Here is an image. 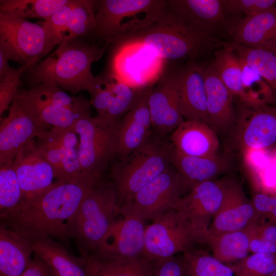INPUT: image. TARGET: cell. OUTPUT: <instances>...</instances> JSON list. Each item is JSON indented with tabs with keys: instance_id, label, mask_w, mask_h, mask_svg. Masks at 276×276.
Segmentation results:
<instances>
[{
	"instance_id": "obj_28",
	"label": "cell",
	"mask_w": 276,
	"mask_h": 276,
	"mask_svg": "<svg viewBox=\"0 0 276 276\" xmlns=\"http://www.w3.org/2000/svg\"><path fill=\"white\" fill-rule=\"evenodd\" d=\"M168 7L198 30L213 35L226 22L222 0H170Z\"/></svg>"
},
{
	"instance_id": "obj_32",
	"label": "cell",
	"mask_w": 276,
	"mask_h": 276,
	"mask_svg": "<svg viewBox=\"0 0 276 276\" xmlns=\"http://www.w3.org/2000/svg\"><path fill=\"white\" fill-rule=\"evenodd\" d=\"M239 57L258 73L272 90L276 106V49L249 48L232 41L227 42Z\"/></svg>"
},
{
	"instance_id": "obj_5",
	"label": "cell",
	"mask_w": 276,
	"mask_h": 276,
	"mask_svg": "<svg viewBox=\"0 0 276 276\" xmlns=\"http://www.w3.org/2000/svg\"><path fill=\"white\" fill-rule=\"evenodd\" d=\"M117 199L111 180H101L83 201L72 222L70 234L81 257L95 258L115 221Z\"/></svg>"
},
{
	"instance_id": "obj_41",
	"label": "cell",
	"mask_w": 276,
	"mask_h": 276,
	"mask_svg": "<svg viewBox=\"0 0 276 276\" xmlns=\"http://www.w3.org/2000/svg\"><path fill=\"white\" fill-rule=\"evenodd\" d=\"M250 252L276 254V224L264 221L251 226Z\"/></svg>"
},
{
	"instance_id": "obj_16",
	"label": "cell",
	"mask_w": 276,
	"mask_h": 276,
	"mask_svg": "<svg viewBox=\"0 0 276 276\" xmlns=\"http://www.w3.org/2000/svg\"><path fill=\"white\" fill-rule=\"evenodd\" d=\"M117 213L123 217L115 220L93 258L111 260L143 256L146 221L125 206L119 208Z\"/></svg>"
},
{
	"instance_id": "obj_25",
	"label": "cell",
	"mask_w": 276,
	"mask_h": 276,
	"mask_svg": "<svg viewBox=\"0 0 276 276\" xmlns=\"http://www.w3.org/2000/svg\"><path fill=\"white\" fill-rule=\"evenodd\" d=\"M232 42L253 48L276 49V7L234 22L230 29Z\"/></svg>"
},
{
	"instance_id": "obj_42",
	"label": "cell",
	"mask_w": 276,
	"mask_h": 276,
	"mask_svg": "<svg viewBox=\"0 0 276 276\" xmlns=\"http://www.w3.org/2000/svg\"><path fill=\"white\" fill-rule=\"evenodd\" d=\"M28 70L26 66L17 68L12 67L10 71L0 79V116L12 104L18 94L22 74Z\"/></svg>"
},
{
	"instance_id": "obj_17",
	"label": "cell",
	"mask_w": 276,
	"mask_h": 276,
	"mask_svg": "<svg viewBox=\"0 0 276 276\" xmlns=\"http://www.w3.org/2000/svg\"><path fill=\"white\" fill-rule=\"evenodd\" d=\"M77 135L75 127H51L34 139L36 147L52 167L57 181H67L82 172Z\"/></svg>"
},
{
	"instance_id": "obj_34",
	"label": "cell",
	"mask_w": 276,
	"mask_h": 276,
	"mask_svg": "<svg viewBox=\"0 0 276 276\" xmlns=\"http://www.w3.org/2000/svg\"><path fill=\"white\" fill-rule=\"evenodd\" d=\"M69 0H1L0 14L25 19L47 20Z\"/></svg>"
},
{
	"instance_id": "obj_15",
	"label": "cell",
	"mask_w": 276,
	"mask_h": 276,
	"mask_svg": "<svg viewBox=\"0 0 276 276\" xmlns=\"http://www.w3.org/2000/svg\"><path fill=\"white\" fill-rule=\"evenodd\" d=\"M184 193L181 177L171 165L122 206L134 211L145 221H153L173 209Z\"/></svg>"
},
{
	"instance_id": "obj_50",
	"label": "cell",
	"mask_w": 276,
	"mask_h": 276,
	"mask_svg": "<svg viewBox=\"0 0 276 276\" xmlns=\"http://www.w3.org/2000/svg\"><path fill=\"white\" fill-rule=\"evenodd\" d=\"M268 276H276V268Z\"/></svg>"
},
{
	"instance_id": "obj_9",
	"label": "cell",
	"mask_w": 276,
	"mask_h": 276,
	"mask_svg": "<svg viewBox=\"0 0 276 276\" xmlns=\"http://www.w3.org/2000/svg\"><path fill=\"white\" fill-rule=\"evenodd\" d=\"M119 120L85 116L76 122L79 138V158L82 172L101 176L117 155Z\"/></svg>"
},
{
	"instance_id": "obj_27",
	"label": "cell",
	"mask_w": 276,
	"mask_h": 276,
	"mask_svg": "<svg viewBox=\"0 0 276 276\" xmlns=\"http://www.w3.org/2000/svg\"><path fill=\"white\" fill-rule=\"evenodd\" d=\"M171 133L173 148L181 154L211 157L218 154L220 146L218 135L204 123L185 120Z\"/></svg>"
},
{
	"instance_id": "obj_22",
	"label": "cell",
	"mask_w": 276,
	"mask_h": 276,
	"mask_svg": "<svg viewBox=\"0 0 276 276\" xmlns=\"http://www.w3.org/2000/svg\"><path fill=\"white\" fill-rule=\"evenodd\" d=\"M262 222L251 200L246 197L241 185L236 182L222 206L213 218L206 237L243 229Z\"/></svg>"
},
{
	"instance_id": "obj_47",
	"label": "cell",
	"mask_w": 276,
	"mask_h": 276,
	"mask_svg": "<svg viewBox=\"0 0 276 276\" xmlns=\"http://www.w3.org/2000/svg\"><path fill=\"white\" fill-rule=\"evenodd\" d=\"M20 276H55L49 266L40 257H35Z\"/></svg>"
},
{
	"instance_id": "obj_3",
	"label": "cell",
	"mask_w": 276,
	"mask_h": 276,
	"mask_svg": "<svg viewBox=\"0 0 276 276\" xmlns=\"http://www.w3.org/2000/svg\"><path fill=\"white\" fill-rule=\"evenodd\" d=\"M127 37L141 40L166 60L188 58L194 61L197 57L224 47L225 43L194 28L168 6L151 25Z\"/></svg>"
},
{
	"instance_id": "obj_4",
	"label": "cell",
	"mask_w": 276,
	"mask_h": 276,
	"mask_svg": "<svg viewBox=\"0 0 276 276\" xmlns=\"http://www.w3.org/2000/svg\"><path fill=\"white\" fill-rule=\"evenodd\" d=\"M172 151L171 143L153 131L144 144L112 166L117 209L170 166Z\"/></svg>"
},
{
	"instance_id": "obj_31",
	"label": "cell",
	"mask_w": 276,
	"mask_h": 276,
	"mask_svg": "<svg viewBox=\"0 0 276 276\" xmlns=\"http://www.w3.org/2000/svg\"><path fill=\"white\" fill-rule=\"evenodd\" d=\"M251 227L208 236L205 243L211 248L212 255L220 262L236 263L250 252Z\"/></svg>"
},
{
	"instance_id": "obj_38",
	"label": "cell",
	"mask_w": 276,
	"mask_h": 276,
	"mask_svg": "<svg viewBox=\"0 0 276 276\" xmlns=\"http://www.w3.org/2000/svg\"><path fill=\"white\" fill-rule=\"evenodd\" d=\"M110 76V100L105 117L119 120L136 104L147 88H134Z\"/></svg>"
},
{
	"instance_id": "obj_33",
	"label": "cell",
	"mask_w": 276,
	"mask_h": 276,
	"mask_svg": "<svg viewBox=\"0 0 276 276\" xmlns=\"http://www.w3.org/2000/svg\"><path fill=\"white\" fill-rule=\"evenodd\" d=\"M211 64L234 97L239 99L242 93L241 60L227 42L224 47L214 52Z\"/></svg>"
},
{
	"instance_id": "obj_29",
	"label": "cell",
	"mask_w": 276,
	"mask_h": 276,
	"mask_svg": "<svg viewBox=\"0 0 276 276\" xmlns=\"http://www.w3.org/2000/svg\"><path fill=\"white\" fill-rule=\"evenodd\" d=\"M32 244L35 255L45 262L55 276H88L86 258L73 256L54 239L42 238Z\"/></svg>"
},
{
	"instance_id": "obj_46",
	"label": "cell",
	"mask_w": 276,
	"mask_h": 276,
	"mask_svg": "<svg viewBox=\"0 0 276 276\" xmlns=\"http://www.w3.org/2000/svg\"><path fill=\"white\" fill-rule=\"evenodd\" d=\"M153 276H186L182 258L173 256L152 262Z\"/></svg>"
},
{
	"instance_id": "obj_40",
	"label": "cell",
	"mask_w": 276,
	"mask_h": 276,
	"mask_svg": "<svg viewBox=\"0 0 276 276\" xmlns=\"http://www.w3.org/2000/svg\"><path fill=\"white\" fill-rule=\"evenodd\" d=\"M229 265L234 276H268L276 268V254L252 253Z\"/></svg>"
},
{
	"instance_id": "obj_18",
	"label": "cell",
	"mask_w": 276,
	"mask_h": 276,
	"mask_svg": "<svg viewBox=\"0 0 276 276\" xmlns=\"http://www.w3.org/2000/svg\"><path fill=\"white\" fill-rule=\"evenodd\" d=\"M97 1L69 0L40 24L55 45L66 44L91 35L95 25Z\"/></svg>"
},
{
	"instance_id": "obj_35",
	"label": "cell",
	"mask_w": 276,
	"mask_h": 276,
	"mask_svg": "<svg viewBox=\"0 0 276 276\" xmlns=\"http://www.w3.org/2000/svg\"><path fill=\"white\" fill-rule=\"evenodd\" d=\"M86 259L98 276H153L152 263L143 256L111 260Z\"/></svg>"
},
{
	"instance_id": "obj_11",
	"label": "cell",
	"mask_w": 276,
	"mask_h": 276,
	"mask_svg": "<svg viewBox=\"0 0 276 276\" xmlns=\"http://www.w3.org/2000/svg\"><path fill=\"white\" fill-rule=\"evenodd\" d=\"M200 240L192 226L172 209L146 225L143 256L150 262L184 253Z\"/></svg>"
},
{
	"instance_id": "obj_39",
	"label": "cell",
	"mask_w": 276,
	"mask_h": 276,
	"mask_svg": "<svg viewBox=\"0 0 276 276\" xmlns=\"http://www.w3.org/2000/svg\"><path fill=\"white\" fill-rule=\"evenodd\" d=\"M22 199V193L12 165L0 166V217H6Z\"/></svg>"
},
{
	"instance_id": "obj_36",
	"label": "cell",
	"mask_w": 276,
	"mask_h": 276,
	"mask_svg": "<svg viewBox=\"0 0 276 276\" xmlns=\"http://www.w3.org/2000/svg\"><path fill=\"white\" fill-rule=\"evenodd\" d=\"M182 260L186 276H234L229 265L199 249L192 248L183 253Z\"/></svg>"
},
{
	"instance_id": "obj_44",
	"label": "cell",
	"mask_w": 276,
	"mask_h": 276,
	"mask_svg": "<svg viewBox=\"0 0 276 276\" xmlns=\"http://www.w3.org/2000/svg\"><path fill=\"white\" fill-rule=\"evenodd\" d=\"M227 14L249 16L276 7V0H222Z\"/></svg>"
},
{
	"instance_id": "obj_30",
	"label": "cell",
	"mask_w": 276,
	"mask_h": 276,
	"mask_svg": "<svg viewBox=\"0 0 276 276\" xmlns=\"http://www.w3.org/2000/svg\"><path fill=\"white\" fill-rule=\"evenodd\" d=\"M32 252L31 242L1 224V276H20L32 259Z\"/></svg>"
},
{
	"instance_id": "obj_2",
	"label": "cell",
	"mask_w": 276,
	"mask_h": 276,
	"mask_svg": "<svg viewBox=\"0 0 276 276\" xmlns=\"http://www.w3.org/2000/svg\"><path fill=\"white\" fill-rule=\"evenodd\" d=\"M107 45L99 47L80 38L59 45L45 59L28 71L31 86L50 83L73 94L88 90L95 80L91 67L103 54Z\"/></svg>"
},
{
	"instance_id": "obj_48",
	"label": "cell",
	"mask_w": 276,
	"mask_h": 276,
	"mask_svg": "<svg viewBox=\"0 0 276 276\" xmlns=\"http://www.w3.org/2000/svg\"><path fill=\"white\" fill-rule=\"evenodd\" d=\"M8 60L0 52V79L2 78L11 69L8 63Z\"/></svg>"
},
{
	"instance_id": "obj_43",
	"label": "cell",
	"mask_w": 276,
	"mask_h": 276,
	"mask_svg": "<svg viewBox=\"0 0 276 276\" xmlns=\"http://www.w3.org/2000/svg\"><path fill=\"white\" fill-rule=\"evenodd\" d=\"M110 83L109 74L98 76L87 90L90 96V105L95 108L98 116H106L110 100Z\"/></svg>"
},
{
	"instance_id": "obj_45",
	"label": "cell",
	"mask_w": 276,
	"mask_h": 276,
	"mask_svg": "<svg viewBox=\"0 0 276 276\" xmlns=\"http://www.w3.org/2000/svg\"><path fill=\"white\" fill-rule=\"evenodd\" d=\"M251 200L262 220L276 224V194L258 192Z\"/></svg>"
},
{
	"instance_id": "obj_14",
	"label": "cell",
	"mask_w": 276,
	"mask_h": 276,
	"mask_svg": "<svg viewBox=\"0 0 276 276\" xmlns=\"http://www.w3.org/2000/svg\"><path fill=\"white\" fill-rule=\"evenodd\" d=\"M19 93L0 126V166L12 165L24 146L48 130Z\"/></svg>"
},
{
	"instance_id": "obj_1",
	"label": "cell",
	"mask_w": 276,
	"mask_h": 276,
	"mask_svg": "<svg viewBox=\"0 0 276 276\" xmlns=\"http://www.w3.org/2000/svg\"><path fill=\"white\" fill-rule=\"evenodd\" d=\"M101 180V176L81 172L67 181H56L39 195L21 201L1 224L32 243L45 237L67 241L76 212Z\"/></svg>"
},
{
	"instance_id": "obj_13",
	"label": "cell",
	"mask_w": 276,
	"mask_h": 276,
	"mask_svg": "<svg viewBox=\"0 0 276 276\" xmlns=\"http://www.w3.org/2000/svg\"><path fill=\"white\" fill-rule=\"evenodd\" d=\"M238 104L236 123L227 138L231 147L240 150L276 147V106Z\"/></svg>"
},
{
	"instance_id": "obj_20",
	"label": "cell",
	"mask_w": 276,
	"mask_h": 276,
	"mask_svg": "<svg viewBox=\"0 0 276 276\" xmlns=\"http://www.w3.org/2000/svg\"><path fill=\"white\" fill-rule=\"evenodd\" d=\"M12 166L22 191L21 201L39 195L55 182L54 170L36 147L34 140L19 150Z\"/></svg>"
},
{
	"instance_id": "obj_21",
	"label": "cell",
	"mask_w": 276,
	"mask_h": 276,
	"mask_svg": "<svg viewBox=\"0 0 276 276\" xmlns=\"http://www.w3.org/2000/svg\"><path fill=\"white\" fill-rule=\"evenodd\" d=\"M201 66L205 83L209 125L218 135L228 138L237 121L234 97L211 64Z\"/></svg>"
},
{
	"instance_id": "obj_10",
	"label": "cell",
	"mask_w": 276,
	"mask_h": 276,
	"mask_svg": "<svg viewBox=\"0 0 276 276\" xmlns=\"http://www.w3.org/2000/svg\"><path fill=\"white\" fill-rule=\"evenodd\" d=\"M18 93L48 127L73 128L79 119L91 114L89 101L82 97H72L52 84H34Z\"/></svg>"
},
{
	"instance_id": "obj_37",
	"label": "cell",
	"mask_w": 276,
	"mask_h": 276,
	"mask_svg": "<svg viewBox=\"0 0 276 276\" xmlns=\"http://www.w3.org/2000/svg\"><path fill=\"white\" fill-rule=\"evenodd\" d=\"M241 60L242 93L239 102L249 106L272 105L273 95L269 85L258 73L241 59Z\"/></svg>"
},
{
	"instance_id": "obj_12",
	"label": "cell",
	"mask_w": 276,
	"mask_h": 276,
	"mask_svg": "<svg viewBox=\"0 0 276 276\" xmlns=\"http://www.w3.org/2000/svg\"><path fill=\"white\" fill-rule=\"evenodd\" d=\"M235 183L232 180L221 179L198 183L183 195L173 208L188 221L201 244H205L212 219Z\"/></svg>"
},
{
	"instance_id": "obj_6",
	"label": "cell",
	"mask_w": 276,
	"mask_h": 276,
	"mask_svg": "<svg viewBox=\"0 0 276 276\" xmlns=\"http://www.w3.org/2000/svg\"><path fill=\"white\" fill-rule=\"evenodd\" d=\"M167 1H97L95 25L91 35L109 43L117 42L146 28L167 7Z\"/></svg>"
},
{
	"instance_id": "obj_49",
	"label": "cell",
	"mask_w": 276,
	"mask_h": 276,
	"mask_svg": "<svg viewBox=\"0 0 276 276\" xmlns=\"http://www.w3.org/2000/svg\"><path fill=\"white\" fill-rule=\"evenodd\" d=\"M86 267L88 272V276H98L96 274L92 267L90 266L89 263L88 262L87 259H86Z\"/></svg>"
},
{
	"instance_id": "obj_19",
	"label": "cell",
	"mask_w": 276,
	"mask_h": 276,
	"mask_svg": "<svg viewBox=\"0 0 276 276\" xmlns=\"http://www.w3.org/2000/svg\"><path fill=\"white\" fill-rule=\"evenodd\" d=\"M147 102L153 131L159 136L165 138L185 121L176 72L163 76L156 86L148 88Z\"/></svg>"
},
{
	"instance_id": "obj_26",
	"label": "cell",
	"mask_w": 276,
	"mask_h": 276,
	"mask_svg": "<svg viewBox=\"0 0 276 276\" xmlns=\"http://www.w3.org/2000/svg\"><path fill=\"white\" fill-rule=\"evenodd\" d=\"M228 154L211 157H195L181 154L173 148L171 163L181 177L185 192L201 182L214 180L231 167Z\"/></svg>"
},
{
	"instance_id": "obj_24",
	"label": "cell",
	"mask_w": 276,
	"mask_h": 276,
	"mask_svg": "<svg viewBox=\"0 0 276 276\" xmlns=\"http://www.w3.org/2000/svg\"><path fill=\"white\" fill-rule=\"evenodd\" d=\"M149 87L145 90L136 104L120 121L117 148V155L120 159L127 157L141 147L153 132L147 102Z\"/></svg>"
},
{
	"instance_id": "obj_23",
	"label": "cell",
	"mask_w": 276,
	"mask_h": 276,
	"mask_svg": "<svg viewBox=\"0 0 276 276\" xmlns=\"http://www.w3.org/2000/svg\"><path fill=\"white\" fill-rule=\"evenodd\" d=\"M176 74L184 120L202 122L209 125L205 83L201 66L195 61H191L190 64L176 72Z\"/></svg>"
},
{
	"instance_id": "obj_7",
	"label": "cell",
	"mask_w": 276,
	"mask_h": 276,
	"mask_svg": "<svg viewBox=\"0 0 276 276\" xmlns=\"http://www.w3.org/2000/svg\"><path fill=\"white\" fill-rule=\"evenodd\" d=\"M109 74L138 89L153 86L162 77L166 60L152 48L133 37L117 41Z\"/></svg>"
},
{
	"instance_id": "obj_8",
	"label": "cell",
	"mask_w": 276,
	"mask_h": 276,
	"mask_svg": "<svg viewBox=\"0 0 276 276\" xmlns=\"http://www.w3.org/2000/svg\"><path fill=\"white\" fill-rule=\"evenodd\" d=\"M54 46L41 24L0 14V52L8 60L28 71Z\"/></svg>"
}]
</instances>
